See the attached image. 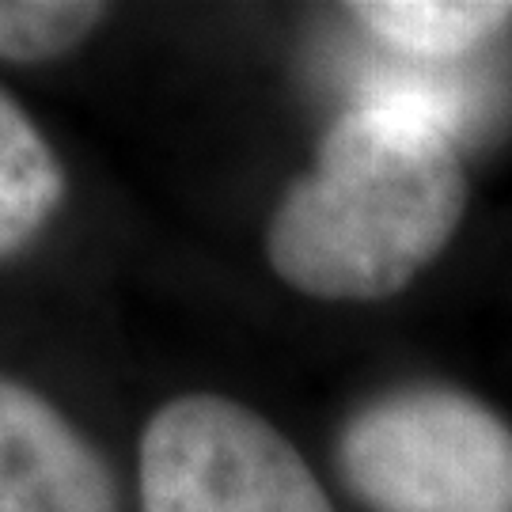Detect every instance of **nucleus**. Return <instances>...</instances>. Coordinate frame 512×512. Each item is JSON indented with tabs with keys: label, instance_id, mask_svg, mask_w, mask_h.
Here are the masks:
<instances>
[{
	"label": "nucleus",
	"instance_id": "1",
	"mask_svg": "<svg viewBox=\"0 0 512 512\" xmlns=\"http://www.w3.org/2000/svg\"><path fill=\"white\" fill-rule=\"evenodd\" d=\"M467 171L452 126L425 107L376 95L319 141L266 228L274 274L315 300H384L452 243Z\"/></svg>",
	"mask_w": 512,
	"mask_h": 512
},
{
	"label": "nucleus",
	"instance_id": "2",
	"mask_svg": "<svg viewBox=\"0 0 512 512\" xmlns=\"http://www.w3.org/2000/svg\"><path fill=\"white\" fill-rule=\"evenodd\" d=\"M342 478L372 512H512V429L456 387H399L349 418Z\"/></svg>",
	"mask_w": 512,
	"mask_h": 512
},
{
	"label": "nucleus",
	"instance_id": "3",
	"mask_svg": "<svg viewBox=\"0 0 512 512\" xmlns=\"http://www.w3.org/2000/svg\"><path fill=\"white\" fill-rule=\"evenodd\" d=\"M141 512H334L293 440L243 403L186 395L141 437Z\"/></svg>",
	"mask_w": 512,
	"mask_h": 512
},
{
	"label": "nucleus",
	"instance_id": "4",
	"mask_svg": "<svg viewBox=\"0 0 512 512\" xmlns=\"http://www.w3.org/2000/svg\"><path fill=\"white\" fill-rule=\"evenodd\" d=\"M0 512H118L103 456L57 406L8 376H0Z\"/></svg>",
	"mask_w": 512,
	"mask_h": 512
},
{
	"label": "nucleus",
	"instance_id": "5",
	"mask_svg": "<svg viewBox=\"0 0 512 512\" xmlns=\"http://www.w3.org/2000/svg\"><path fill=\"white\" fill-rule=\"evenodd\" d=\"M372 38L395 54L429 65H448L494 42L512 23L505 0H361L349 4Z\"/></svg>",
	"mask_w": 512,
	"mask_h": 512
},
{
	"label": "nucleus",
	"instance_id": "6",
	"mask_svg": "<svg viewBox=\"0 0 512 512\" xmlns=\"http://www.w3.org/2000/svg\"><path fill=\"white\" fill-rule=\"evenodd\" d=\"M65 175L54 148L23 110L0 95V258L27 247L54 217Z\"/></svg>",
	"mask_w": 512,
	"mask_h": 512
},
{
	"label": "nucleus",
	"instance_id": "7",
	"mask_svg": "<svg viewBox=\"0 0 512 512\" xmlns=\"http://www.w3.org/2000/svg\"><path fill=\"white\" fill-rule=\"evenodd\" d=\"M103 16L107 4L92 0H0V57L50 61L69 54Z\"/></svg>",
	"mask_w": 512,
	"mask_h": 512
}]
</instances>
